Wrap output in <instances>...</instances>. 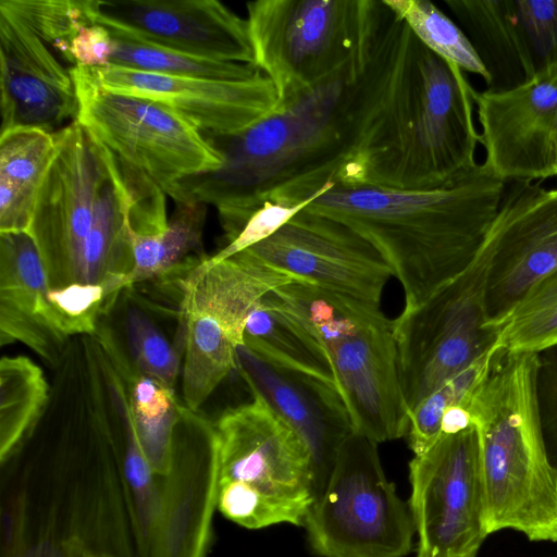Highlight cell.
<instances>
[{
  "mask_svg": "<svg viewBox=\"0 0 557 557\" xmlns=\"http://www.w3.org/2000/svg\"><path fill=\"white\" fill-rule=\"evenodd\" d=\"M474 94L463 71L380 0L350 85L339 152L309 180L317 187L403 190L451 184L479 163Z\"/></svg>",
  "mask_w": 557,
  "mask_h": 557,
  "instance_id": "6da1fadb",
  "label": "cell"
},
{
  "mask_svg": "<svg viewBox=\"0 0 557 557\" xmlns=\"http://www.w3.org/2000/svg\"><path fill=\"white\" fill-rule=\"evenodd\" d=\"M46 413L24 446L1 463L26 504L25 546L79 544L91 557H136L111 441L104 382L89 370L59 371Z\"/></svg>",
  "mask_w": 557,
  "mask_h": 557,
  "instance_id": "7a4b0ae2",
  "label": "cell"
},
{
  "mask_svg": "<svg viewBox=\"0 0 557 557\" xmlns=\"http://www.w3.org/2000/svg\"><path fill=\"white\" fill-rule=\"evenodd\" d=\"M506 185L482 162L451 184L430 190L324 184L306 199L305 208L370 242L400 283L404 309H412L472 262Z\"/></svg>",
  "mask_w": 557,
  "mask_h": 557,
  "instance_id": "3957f363",
  "label": "cell"
},
{
  "mask_svg": "<svg viewBox=\"0 0 557 557\" xmlns=\"http://www.w3.org/2000/svg\"><path fill=\"white\" fill-rule=\"evenodd\" d=\"M357 72L277 101L242 132L202 134L221 153V166L181 181L169 196L213 206L230 243L273 190L335 160Z\"/></svg>",
  "mask_w": 557,
  "mask_h": 557,
  "instance_id": "277c9868",
  "label": "cell"
},
{
  "mask_svg": "<svg viewBox=\"0 0 557 557\" xmlns=\"http://www.w3.org/2000/svg\"><path fill=\"white\" fill-rule=\"evenodd\" d=\"M537 371V354L503 349L467 411L479 437L488 534L511 529L557 543V471L543 437Z\"/></svg>",
  "mask_w": 557,
  "mask_h": 557,
  "instance_id": "5b68a950",
  "label": "cell"
},
{
  "mask_svg": "<svg viewBox=\"0 0 557 557\" xmlns=\"http://www.w3.org/2000/svg\"><path fill=\"white\" fill-rule=\"evenodd\" d=\"M272 294L324 349L354 431L379 444L407 434L394 320L380 306L304 280Z\"/></svg>",
  "mask_w": 557,
  "mask_h": 557,
  "instance_id": "8992f818",
  "label": "cell"
},
{
  "mask_svg": "<svg viewBox=\"0 0 557 557\" xmlns=\"http://www.w3.org/2000/svg\"><path fill=\"white\" fill-rule=\"evenodd\" d=\"M212 424L220 512L251 530L302 527L315 492L311 456L301 438L256 395Z\"/></svg>",
  "mask_w": 557,
  "mask_h": 557,
  "instance_id": "52a82bcc",
  "label": "cell"
},
{
  "mask_svg": "<svg viewBox=\"0 0 557 557\" xmlns=\"http://www.w3.org/2000/svg\"><path fill=\"white\" fill-rule=\"evenodd\" d=\"M380 0H258L246 3L256 66L277 101L357 70Z\"/></svg>",
  "mask_w": 557,
  "mask_h": 557,
  "instance_id": "ba28073f",
  "label": "cell"
},
{
  "mask_svg": "<svg viewBox=\"0 0 557 557\" xmlns=\"http://www.w3.org/2000/svg\"><path fill=\"white\" fill-rule=\"evenodd\" d=\"M208 257L175 287L184 343L182 401L193 411L237 370L236 351L250 312L265 295L294 280L247 251L218 262Z\"/></svg>",
  "mask_w": 557,
  "mask_h": 557,
  "instance_id": "9c48e42d",
  "label": "cell"
},
{
  "mask_svg": "<svg viewBox=\"0 0 557 557\" xmlns=\"http://www.w3.org/2000/svg\"><path fill=\"white\" fill-rule=\"evenodd\" d=\"M379 443L352 432L341 447L304 528L321 557H406L416 534L409 503L387 480Z\"/></svg>",
  "mask_w": 557,
  "mask_h": 557,
  "instance_id": "30bf717a",
  "label": "cell"
},
{
  "mask_svg": "<svg viewBox=\"0 0 557 557\" xmlns=\"http://www.w3.org/2000/svg\"><path fill=\"white\" fill-rule=\"evenodd\" d=\"M491 257L485 238L466 270L394 319L399 379L409 413L497 342L486 304Z\"/></svg>",
  "mask_w": 557,
  "mask_h": 557,
  "instance_id": "8fae6325",
  "label": "cell"
},
{
  "mask_svg": "<svg viewBox=\"0 0 557 557\" xmlns=\"http://www.w3.org/2000/svg\"><path fill=\"white\" fill-rule=\"evenodd\" d=\"M71 73L78 101L75 121L168 196L181 181L221 166V153L172 110L103 88L90 67L73 66Z\"/></svg>",
  "mask_w": 557,
  "mask_h": 557,
  "instance_id": "7c38bea8",
  "label": "cell"
},
{
  "mask_svg": "<svg viewBox=\"0 0 557 557\" xmlns=\"http://www.w3.org/2000/svg\"><path fill=\"white\" fill-rule=\"evenodd\" d=\"M416 557H476L490 535L479 437L473 424L442 433L409 462Z\"/></svg>",
  "mask_w": 557,
  "mask_h": 557,
  "instance_id": "4fadbf2b",
  "label": "cell"
},
{
  "mask_svg": "<svg viewBox=\"0 0 557 557\" xmlns=\"http://www.w3.org/2000/svg\"><path fill=\"white\" fill-rule=\"evenodd\" d=\"M57 151L38 188L29 234L51 288L76 285L97 219L104 146L77 121L54 133Z\"/></svg>",
  "mask_w": 557,
  "mask_h": 557,
  "instance_id": "5bb4252c",
  "label": "cell"
},
{
  "mask_svg": "<svg viewBox=\"0 0 557 557\" xmlns=\"http://www.w3.org/2000/svg\"><path fill=\"white\" fill-rule=\"evenodd\" d=\"M244 251L294 278L374 306H380L393 276L387 261L364 237L306 208Z\"/></svg>",
  "mask_w": 557,
  "mask_h": 557,
  "instance_id": "9a60e30c",
  "label": "cell"
},
{
  "mask_svg": "<svg viewBox=\"0 0 557 557\" xmlns=\"http://www.w3.org/2000/svg\"><path fill=\"white\" fill-rule=\"evenodd\" d=\"M86 12L114 38L256 65L247 18L216 0H86Z\"/></svg>",
  "mask_w": 557,
  "mask_h": 557,
  "instance_id": "2e32d148",
  "label": "cell"
},
{
  "mask_svg": "<svg viewBox=\"0 0 557 557\" xmlns=\"http://www.w3.org/2000/svg\"><path fill=\"white\" fill-rule=\"evenodd\" d=\"M485 238L492 250L488 324L496 329L523 293L557 268V186L508 182Z\"/></svg>",
  "mask_w": 557,
  "mask_h": 557,
  "instance_id": "e0dca14e",
  "label": "cell"
},
{
  "mask_svg": "<svg viewBox=\"0 0 557 557\" xmlns=\"http://www.w3.org/2000/svg\"><path fill=\"white\" fill-rule=\"evenodd\" d=\"M483 163L506 183L557 177V78L475 90Z\"/></svg>",
  "mask_w": 557,
  "mask_h": 557,
  "instance_id": "ac0fdd59",
  "label": "cell"
},
{
  "mask_svg": "<svg viewBox=\"0 0 557 557\" xmlns=\"http://www.w3.org/2000/svg\"><path fill=\"white\" fill-rule=\"evenodd\" d=\"M213 424L185 405L175 425L171 463L162 474V513L153 557H206L216 508Z\"/></svg>",
  "mask_w": 557,
  "mask_h": 557,
  "instance_id": "d6986e66",
  "label": "cell"
},
{
  "mask_svg": "<svg viewBox=\"0 0 557 557\" xmlns=\"http://www.w3.org/2000/svg\"><path fill=\"white\" fill-rule=\"evenodd\" d=\"M90 70L103 88L166 107L206 135L242 132L270 113L277 103L275 87L263 73L249 79H207L110 64Z\"/></svg>",
  "mask_w": 557,
  "mask_h": 557,
  "instance_id": "ffe728a7",
  "label": "cell"
},
{
  "mask_svg": "<svg viewBox=\"0 0 557 557\" xmlns=\"http://www.w3.org/2000/svg\"><path fill=\"white\" fill-rule=\"evenodd\" d=\"M1 133L36 127L50 133L75 121L78 101L71 69L0 0Z\"/></svg>",
  "mask_w": 557,
  "mask_h": 557,
  "instance_id": "44dd1931",
  "label": "cell"
},
{
  "mask_svg": "<svg viewBox=\"0 0 557 557\" xmlns=\"http://www.w3.org/2000/svg\"><path fill=\"white\" fill-rule=\"evenodd\" d=\"M236 360V371L251 394L262 398L307 446L317 497L327 483L341 447L354 432L337 388L272 363L244 344L237 348Z\"/></svg>",
  "mask_w": 557,
  "mask_h": 557,
  "instance_id": "7402d4cb",
  "label": "cell"
},
{
  "mask_svg": "<svg viewBox=\"0 0 557 557\" xmlns=\"http://www.w3.org/2000/svg\"><path fill=\"white\" fill-rule=\"evenodd\" d=\"M49 290L32 235L0 233V344L20 342L57 368L70 341L51 322Z\"/></svg>",
  "mask_w": 557,
  "mask_h": 557,
  "instance_id": "603a6c76",
  "label": "cell"
},
{
  "mask_svg": "<svg viewBox=\"0 0 557 557\" xmlns=\"http://www.w3.org/2000/svg\"><path fill=\"white\" fill-rule=\"evenodd\" d=\"M120 375L135 432L152 471L166 474L172 437L184 404L175 389L140 372L129 360L115 333L101 318L94 334Z\"/></svg>",
  "mask_w": 557,
  "mask_h": 557,
  "instance_id": "cb8c5ba5",
  "label": "cell"
},
{
  "mask_svg": "<svg viewBox=\"0 0 557 557\" xmlns=\"http://www.w3.org/2000/svg\"><path fill=\"white\" fill-rule=\"evenodd\" d=\"M175 203V211L162 232L138 235L131 230L133 269L127 277V287L180 278L207 257L202 250L207 205Z\"/></svg>",
  "mask_w": 557,
  "mask_h": 557,
  "instance_id": "d4e9b609",
  "label": "cell"
},
{
  "mask_svg": "<svg viewBox=\"0 0 557 557\" xmlns=\"http://www.w3.org/2000/svg\"><path fill=\"white\" fill-rule=\"evenodd\" d=\"M272 292L247 318L243 344L272 363L336 387L322 346L280 306Z\"/></svg>",
  "mask_w": 557,
  "mask_h": 557,
  "instance_id": "484cf974",
  "label": "cell"
},
{
  "mask_svg": "<svg viewBox=\"0 0 557 557\" xmlns=\"http://www.w3.org/2000/svg\"><path fill=\"white\" fill-rule=\"evenodd\" d=\"M445 4L467 29L492 79L496 72L505 74L511 88L536 78L520 38L512 0H446Z\"/></svg>",
  "mask_w": 557,
  "mask_h": 557,
  "instance_id": "4316f807",
  "label": "cell"
},
{
  "mask_svg": "<svg viewBox=\"0 0 557 557\" xmlns=\"http://www.w3.org/2000/svg\"><path fill=\"white\" fill-rule=\"evenodd\" d=\"M158 305L149 302L127 287L110 309L119 321L114 325L102 315L124 348L132 363L143 373L175 389L182 373L184 346L170 338L153 318Z\"/></svg>",
  "mask_w": 557,
  "mask_h": 557,
  "instance_id": "83f0119b",
  "label": "cell"
},
{
  "mask_svg": "<svg viewBox=\"0 0 557 557\" xmlns=\"http://www.w3.org/2000/svg\"><path fill=\"white\" fill-rule=\"evenodd\" d=\"M51 387L41 368L26 356L0 360V462L12 458L41 421Z\"/></svg>",
  "mask_w": 557,
  "mask_h": 557,
  "instance_id": "f1b7e54d",
  "label": "cell"
},
{
  "mask_svg": "<svg viewBox=\"0 0 557 557\" xmlns=\"http://www.w3.org/2000/svg\"><path fill=\"white\" fill-rule=\"evenodd\" d=\"M496 331L506 351L539 354L557 345V268L523 293Z\"/></svg>",
  "mask_w": 557,
  "mask_h": 557,
  "instance_id": "f546056e",
  "label": "cell"
},
{
  "mask_svg": "<svg viewBox=\"0 0 557 557\" xmlns=\"http://www.w3.org/2000/svg\"><path fill=\"white\" fill-rule=\"evenodd\" d=\"M504 348L496 342L469 367L446 380L409 413L408 442L414 455L428 450L440 437L444 413L453 407H467L488 375Z\"/></svg>",
  "mask_w": 557,
  "mask_h": 557,
  "instance_id": "4dcf8cb0",
  "label": "cell"
},
{
  "mask_svg": "<svg viewBox=\"0 0 557 557\" xmlns=\"http://www.w3.org/2000/svg\"><path fill=\"white\" fill-rule=\"evenodd\" d=\"M418 39L461 71L480 76L487 86L492 75L467 34L429 0H384Z\"/></svg>",
  "mask_w": 557,
  "mask_h": 557,
  "instance_id": "1f68e13d",
  "label": "cell"
},
{
  "mask_svg": "<svg viewBox=\"0 0 557 557\" xmlns=\"http://www.w3.org/2000/svg\"><path fill=\"white\" fill-rule=\"evenodd\" d=\"M112 38L114 47L110 65L161 75L207 79H249L262 73L253 64L208 60L150 44Z\"/></svg>",
  "mask_w": 557,
  "mask_h": 557,
  "instance_id": "d6a6232c",
  "label": "cell"
},
{
  "mask_svg": "<svg viewBox=\"0 0 557 557\" xmlns=\"http://www.w3.org/2000/svg\"><path fill=\"white\" fill-rule=\"evenodd\" d=\"M57 151L54 133L16 127L0 135V180L36 197Z\"/></svg>",
  "mask_w": 557,
  "mask_h": 557,
  "instance_id": "836d02e7",
  "label": "cell"
},
{
  "mask_svg": "<svg viewBox=\"0 0 557 557\" xmlns=\"http://www.w3.org/2000/svg\"><path fill=\"white\" fill-rule=\"evenodd\" d=\"M20 15L66 63L70 45L79 30L92 24L86 0H1ZM73 66V64H72Z\"/></svg>",
  "mask_w": 557,
  "mask_h": 557,
  "instance_id": "e575fe53",
  "label": "cell"
},
{
  "mask_svg": "<svg viewBox=\"0 0 557 557\" xmlns=\"http://www.w3.org/2000/svg\"><path fill=\"white\" fill-rule=\"evenodd\" d=\"M524 50L536 77L557 78V0H512Z\"/></svg>",
  "mask_w": 557,
  "mask_h": 557,
  "instance_id": "d590c367",
  "label": "cell"
},
{
  "mask_svg": "<svg viewBox=\"0 0 557 557\" xmlns=\"http://www.w3.org/2000/svg\"><path fill=\"white\" fill-rule=\"evenodd\" d=\"M307 205L308 200L295 206L272 200L264 201L250 216L238 235L216 253L209 256V260L218 262L227 259L269 238Z\"/></svg>",
  "mask_w": 557,
  "mask_h": 557,
  "instance_id": "8d00e7d4",
  "label": "cell"
},
{
  "mask_svg": "<svg viewBox=\"0 0 557 557\" xmlns=\"http://www.w3.org/2000/svg\"><path fill=\"white\" fill-rule=\"evenodd\" d=\"M26 504L12 471L2 467L1 557H16L25 547Z\"/></svg>",
  "mask_w": 557,
  "mask_h": 557,
  "instance_id": "74e56055",
  "label": "cell"
},
{
  "mask_svg": "<svg viewBox=\"0 0 557 557\" xmlns=\"http://www.w3.org/2000/svg\"><path fill=\"white\" fill-rule=\"evenodd\" d=\"M537 399L549 462L557 471V345L537 354Z\"/></svg>",
  "mask_w": 557,
  "mask_h": 557,
  "instance_id": "f35d334b",
  "label": "cell"
},
{
  "mask_svg": "<svg viewBox=\"0 0 557 557\" xmlns=\"http://www.w3.org/2000/svg\"><path fill=\"white\" fill-rule=\"evenodd\" d=\"M113 47V38L106 27L98 24L87 25L70 45L72 64L85 67L106 66L110 63Z\"/></svg>",
  "mask_w": 557,
  "mask_h": 557,
  "instance_id": "ab89813d",
  "label": "cell"
},
{
  "mask_svg": "<svg viewBox=\"0 0 557 557\" xmlns=\"http://www.w3.org/2000/svg\"><path fill=\"white\" fill-rule=\"evenodd\" d=\"M16 557H91L79 544L40 541L27 544Z\"/></svg>",
  "mask_w": 557,
  "mask_h": 557,
  "instance_id": "60d3db41",
  "label": "cell"
},
{
  "mask_svg": "<svg viewBox=\"0 0 557 557\" xmlns=\"http://www.w3.org/2000/svg\"><path fill=\"white\" fill-rule=\"evenodd\" d=\"M557 557V556H556Z\"/></svg>",
  "mask_w": 557,
  "mask_h": 557,
  "instance_id": "b9f144b4",
  "label": "cell"
}]
</instances>
